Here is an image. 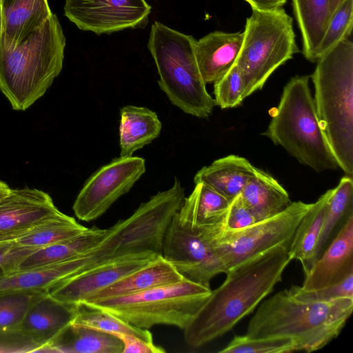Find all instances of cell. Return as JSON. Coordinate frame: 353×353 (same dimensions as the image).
<instances>
[{
	"label": "cell",
	"instance_id": "1",
	"mask_svg": "<svg viewBox=\"0 0 353 353\" xmlns=\"http://www.w3.org/2000/svg\"><path fill=\"white\" fill-rule=\"evenodd\" d=\"M288 246L277 245L226 273L183 329L186 343L197 348L223 336L250 314L281 281L292 260Z\"/></svg>",
	"mask_w": 353,
	"mask_h": 353
},
{
	"label": "cell",
	"instance_id": "2",
	"mask_svg": "<svg viewBox=\"0 0 353 353\" xmlns=\"http://www.w3.org/2000/svg\"><path fill=\"white\" fill-rule=\"evenodd\" d=\"M353 310V299L326 302L294 296L289 289L263 301L247 328L252 338L289 337L297 351L321 349L337 337Z\"/></svg>",
	"mask_w": 353,
	"mask_h": 353
},
{
	"label": "cell",
	"instance_id": "3",
	"mask_svg": "<svg viewBox=\"0 0 353 353\" xmlns=\"http://www.w3.org/2000/svg\"><path fill=\"white\" fill-rule=\"evenodd\" d=\"M65 37L55 14L12 49L0 44V90L14 110L43 97L60 74Z\"/></svg>",
	"mask_w": 353,
	"mask_h": 353
},
{
	"label": "cell",
	"instance_id": "4",
	"mask_svg": "<svg viewBox=\"0 0 353 353\" xmlns=\"http://www.w3.org/2000/svg\"><path fill=\"white\" fill-rule=\"evenodd\" d=\"M311 75L322 131L339 165L353 174V43L345 39L320 57Z\"/></svg>",
	"mask_w": 353,
	"mask_h": 353
},
{
	"label": "cell",
	"instance_id": "5",
	"mask_svg": "<svg viewBox=\"0 0 353 353\" xmlns=\"http://www.w3.org/2000/svg\"><path fill=\"white\" fill-rule=\"evenodd\" d=\"M309 78L295 76L285 85L264 135L316 172L337 170L340 167L322 131Z\"/></svg>",
	"mask_w": 353,
	"mask_h": 353
},
{
	"label": "cell",
	"instance_id": "6",
	"mask_svg": "<svg viewBox=\"0 0 353 353\" xmlns=\"http://www.w3.org/2000/svg\"><path fill=\"white\" fill-rule=\"evenodd\" d=\"M196 41L192 35L155 21L148 48L159 75V85L172 104L186 114L207 119L216 103L197 65Z\"/></svg>",
	"mask_w": 353,
	"mask_h": 353
},
{
	"label": "cell",
	"instance_id": "7",
	"mask_svg": "<svg viewBox=\"0 0 353 353\" xmlns=\"http://www.w3.org/2000/svg\"><path fill=\"white\" fill-rule=\"evenodd\" d=\"M234 64L243 83V98L261 90L271 74L299 52L292 18L283 8L252 10Z\"/></svg>",
	"mask_w": 353,
	"mask_h": 353
},
{
	"label": "cell",
	"instance_id": "8",
	"mask_svg": "<svg viewBox=\"0 0 353 353\" xmlns=\"http://www.w3.org/2000/svg\"><path fill=\"white\" fill-rule=\"evenodd\" d=\"M211 292L209 287L184 279L136 294L83 302L139 328L148 330L154 325H167L183 330Z\"/></svg>",
	"mask_w": 353,
	"mask_h": 353
},
{
	"label": "cell",
	"instance_id": "9",
	"mask_svg": "<svg viewBox=\"0 0 353 353\" xmlns=\"http://www.w3.org/2000/svg\"><path fill=\"white\" fill-rule=\"evenodd\" d=\"M223 223L196 225L178 210L165 230L161 256L185 279L210 288L214 276L225 273L217 252Z\"/></svg>",
	"mask_w": 353,
	"mask_h": 353
},
{
	"label": "cell",
	"instance_id": "10",
	"mask_svg": "<svg viewBox=\"0 0 353 353\" xmlns=\"http://www.w3.org/2000/svg\"><path fill=\"white\" fill-rule=\"evenodd\" d=\"M312 203L292 202L285 210L239 231L223 232L217 252L225 274L277 246H290L295 231Z\"/></svg>",
	"mask_w": 353,
	"mask_h": 353
},
{
	"label": "cell",
	"instance_id": "11",
	"mask_svg": "<svg viewBox=\"0 0 353 353\" xmlns=\"http://www.w3.org/2000/svg\"><path fill=\"white\" fill-rule=\"evenodd\" d=\"M145 170V159L133 156H120L101 166L78 194L72 208L76 216L86 222L98 219L131 190Z\"/></svg>",
	"mask_w": 353,
	"mask_h": 353
},
{
	"label": "cell",
	"instance_id": "12",
	"mask_svg": "<svg viewBox=\"0 0 353 353\" xmlns=\"http://www.w3.org/2000/svg\"><path fill=\"white\" fill-rule=\"evenodd\" d=\"M151 9L145 0H65L64 14L79 29L101 34L145 26Z\"/></svg>",
	"mask_w": 353,
	"mask_h": 353
},
{
	"label": "cell",
	"instance_id": "13",
	"mask_svg": "<svg viewBox=\"0 0 353 353\" xmlns=\"http://www.w3.org/2000/svg\"><path fill=\"white\" fill-rule=\"evenodd\" d=\"M159 256L161 255L153 252H143L112 260L63 281L51 289L49 294L60 301L77 304Z\"/></svg>",
	"mask_w": 353,
	"mask_h": 353
},
{
	"label": "cell",
	"instance_id": "14",
	"mask_svg": "<svg viewBox=\"0 0 353 353\" xmlns=\"http://www.w3.org/2000/svg\"><path fill=\"white\" fill-rule=\"evenodd\" d=\"M59 212L51 196L44 191L11 188L0 199V234L17 239Z\"/></svg>",
	"mask_w": 353,
	"mask_h": 353
},
{
	"label": "cell",
	"instance_id": "15",
	"mask_svg": "<svg viewBox=\"0 0 353 353\" xmlns=\"http://www.w3.org/2000/svg\"><path fill=\"white\" fill-rule=\"evenodd\" d=\"M353 274V214L305 276V290L336 285Z\"/></svg>",
	"mask_w": 353,
	"mask_h": 353
},
{
	"label": "cell",
	"instance_id": "16",
	"mask_svg": "<svg viewBox=\"0 0 353 353\" xmlns=\"http://www.w3.org/2000/svg\"><path fill=\"white\" fill-rule=\"evenodd\" d=\"M48 0H1L0 44L12 49L52 15Z\"/></svg>",
	"mask_w": 353,
	"mask_h": 353
},
{
	"label": "cell",
	"instance_id": "17",
	"mask_svg": "<svg viewBox=\"0 0 353 353\" xmlns=\"http://www.w3.org/2000/svg\"><path fill=\"white\" fill-rule=\"evenodd\" d=\"M243 37V32L214 31L196 40V59L206 84L215 83L234 64Z\"/></svg>",
	"mask_w": 353,
	"mask_h": 353
},
{
	"label": "cell",
	"instance_id": "18",
	"mask_svg": "<svg viewBox=\"0 0 353 353\" xmlns=\"http://www.w3.org/2000/svg\"><path fill=\"white\" fill-rule=\"evenodd\" d=\"M184 279L161 255L139 269L93 292L83 301L136 294L152 288L179 282Z\"/></svg>",
	"mask_w": 353,
	"mask_h": 353
},
{
	"label": "cell",
	"instance_id": "19",
	"mask_svg": "<svg viewBox=\"0 0 353 353\" xmlns=\"http://www.w3.org/2000/svg\"><path fill=\"white\" fill-rule=\"evenodd\" d=\"M75 312V304L60 301L48 293L30 307L19 330L41 343L44 352L48 343L72 321Z\"/></svg>",
	"mask_w": 353,
	"mask_h": 353
},
{
	"label": "cell",
	"instance_id": "20",
	"mask_svg": "<svg viewBox=\"0 0 353 353\" xmlns=\"http://www.w3.org/2000/svg\"><path fill=\"white\" fill-rule=\"evenodd\" d=\"M256 169L246 159L228 155L203 167L194 182L204 183L231 201L241 194Z\"/></svg>",
	"mask_w": 353,
	"mask_h": 353
},
{
	"label": "cell",
	"instance_id": "21",
	"mask_svg": "<svg viewBox=\"0 0 353 353\" xmlns=\"http://www.w3.org/2000/svg\"><path fill=\"white\" fill-rule=\"evenodd\" d=\"M240 196L256 221L277 214L292 203L283 186L271 175L258 168Z\"/></svg>",
	"mask_w": 353,
	"mask_h": 353
},
{
	"label": "cell",
	"instance_id": "22",
	"mask_svg": "<svg viewBox=\"0 0 353 353\" xmlns=\"http://www.w3.org/2000/svg\"><path fill=\"white\" fill-rule=\"evenodd\" d=\"M120 115V156H132L159 136L162 123L156 112L148 108L125 105L121 108Z\"/></svg>",
	"mask_w": 353,
	"mask_h": 353
},
{
	"label": "cell",
	"instance_id": "23",
	"mask_svg": "<svg viewBox=\"0 0 353 353\" xmlns=\"http://www.w3.org/2000/svg\"><path fill=\"white\" fill-rule=\"evenodd\" d=\"M117 336L70 323L46 346L44 352L63 353H122Z\"/></svg>",
	"mask_w": 353,
	"mask_h": 353
},
{
	"label": "cell",
	"instance_id": "24",
	"mask_svg": "<svg viewBox=\"0 0 353 353\" xmlns=\"http://www.w3.org/2000/svg\"><path fill=\"white\" fill-rule=\"evenodd\" d=\"M333 191L334 188L328 190L312 203L299 223L290 244L289 254L292 259L301 262L305 276L315 263L316 249Z\"/></svg>",
	"mask_w": 353,
	"mask_h": 353
},
{
	"label": "cell",
	"instance_id": "25",
	"mask_svg": "<svg viewBox=\"0 0 353 353\" xmlns=\"http://www.w3.org/2000/svg\"><path fill=\"white\" fill-rule=\"evenodd\" d=\"M78 274L74 259L32 269L16 270L0 279V293L10 291L48 292Z\"/></svg>",
	"mask_w": 353,
	"mask_h": 353
},
{
	"label": "cell",
	"instance_id": "26",
	"mask_svg": "<svg viewBox=\"0 0 353 353\" xmlns=\"http://www.w3.org/2000/svg\"><path fill=\"white\" fill-rule=\"evenodd\" d=\"M292 3L301 32L303 54L315 62L316 50L331 17L330 0H292Z\"/></svg>",
	"mask_w": 353,
	"mask_h": 353
},
{
	"label": "cell",
	"instance_id": "27",
	"mask_svg": "<svg viewBox=\"0 0 353 353\" xmlns=\"http://www.w3.org/2000/svg\"><path fill=\"white\" fill-rule=\"evenodd\" d=\"M107 229L96 226L59 243L40 248L27 256L17 270H28L69 260L98 243Z\"/></svg>",
	"mask_w": 353,
	"mask_h": 353
},
{
	"label": "cell",
	"instance_id": "28",
	"mask_svg": "<svg viewBox=\"0 0 353 353\" xmlns=\"http://www.w3.org/2000/svg\"><path fill=\"white\" fill-rule=\"evenodd\" d=\"M230 202L204 183H198L179 210L196 225H214L223 222Z\"/></svg>",
	"mask_w": 353,
	"mask_h": 353
},
{
	"label": "cell",
	"instance_id": "29",
	"mask_svg": "<svg viewBox=\"0 0 353 353\" xmlns=\"http://www.w3.org/2000/svg\"><path fill=\"white\" fill-rule=\"evenodd\" d=\"M352 214H353V180L352 176L347 174L341 178L338 185L334 188L329 200L316 249L315 261L327 248Z\"/></svg>",
	"mask_w": 353,
	"mask_h": 353
},
{
	"label": "cell",
	"instance_id": "30",
	"mask_svg": "<svg viewBox=\"0 0 353 353\" xmlns=\"http://www.w3.org/2000/svg\"><path fill=\"white\" fill-rule=\"evenodd\" d=\"M88 228L61 211L16 240L21 246L43 248L76 236Z\"/></svg>",
	"mask_w": 353,
	"mask_h": 353
},
{
	"label": "cell",
	"instance_id": "31",
	"mask_svg": "<svg viewBox=\"0 0 353 353\" xmlns=\"http://www.w3.org/2000/svg\"><path fill=\"white\" fill-rule=\"evenodd\" d=\"M73 324L97 330L106 333L134 335L145 341L153 342L152 335L147 329L139 328L119 317L85 302L75 304Z\"/></svg>",
	"mask_w": 353,
	"mask_h": 353
},
{
	"label": "cell",
	"instance_id": "32",
	"mask_svg": "<svg viewBox=\"0 0 353 353\" xmlns=\"http://www.w3.org/2000/svg\"><path fill=\"white\" fill-rule=\"evenodd\" d=\"M46 291H10L0 293V331L19 330L30 307Z\"/></svg>",
	"mask_w": 353,
	"mask_h": 353
},
{
	"label": "cell",
	"instance_id": "33",
	"mask_svg": "<svg viewBox=\"0 0 353 353\" xmlns=\"http://www.w3.org/2000/svg\"><path fill=\"white\" fill-rule=\"evenodd\" d=\"M353 27V0H345L331 15L324 34L316 50L315 62L341 41L349 39Z\"/></svg>",
	"mask_w": 353,
	"mask_h": 353
},
{
	"label": "cell",
	"instance_id": "34",
	"mask_svg": "<svg viewBox=\"0 0 353 353\" xmlns=\"http://www.w3.org/2000/svg\"><path fill=\"white\" fill-rule=\"evenodd\" d=\"M297 351L294 341L289 337L252 338L235 336L221 353H285Z\"/></svg>",
	"mask_w": 353,
	"mask_h": 353
},
{
	"label": "cell",
	"instance_id": "35",
	"mask_svg": "<svg viewBox=\"0 0 353 353\" xmlns=\"http://www.w3.org/2000/svg\"><path fill=\"white\" fill-rule=\"evenodd\" d=\"M214 94L216 105L221 109L236 107L244 100L242 79L235 64L214 83Z\"/></svg>",
	"mask_w": 353,
	"mask_h": 353
},
{
	"label": "cell",
	"instance_id": "36",
	"mask_svg": "<svg viewBox=\"0 0 353 353\" xmlns=\"http://www.w3.org/2000/svg\"><path fill=\"white\" fill-rule=\"evenodd\" d=\"M289 290L294 296L305 301L326 302L341 298L353 299V274L336 285L321 289L305 290L301 286L292 285Z\"/></svg>",
	"mask_w": 353,
	"mask_h": 353
},
{
	"label": "cell",
	"instance_id": "37",
	"mask_svg": "<svg viewBox=\"0 0 353 353\" xmlns=\"http://www.w3.org/2000/svg\"><path fill=\"white\" fill-rule=\"evenodd\" d=\"M43 345L21 330L0 331V352H41Z\"/></svg>",
	"mask_w": 353,
	"mask_h": 353
},
{
	"label": "cell",
	"instance_id": "38",
	"mask_svg": "<svg viewBox=\"0 0 353 353\" xmlns=\"http://www.w3.org/2000/svg\"><path fill=\"white\" fill-rule=\"evenodd\" d=\"M256 222V219L239 194L230 202L223 223V232H232L243 230Z\"/></svg>",
	"mask_w": 353,
	"mask_h": 353
},
{
	"label": "cell",
	"instance_id": "39",
	"mask_svg": "<svg viewBox=\"0 0 353 353\" xmlns=\"http://www.w3.org/2000/svg\"><path fill=\"white\" fill-rule=\"evenodd\" d=\"M37 250L19 245L16 241L0 244V279L16 271L20 263Z\"/></svg>",
	"mask_w": 353,
	"mask_h": 353
},
{
	"label": "cell",
	"instance_id": "40",
	"mask_svg": "<svg viewBox=\"0 0 353 353\" xmlns=\"http://www.w3.org/2000/svg\"><path fill=\"white\" fill-rule=\"evenodd\" d=\"M122 341V353H164L165 350L153 342L145 341L134 335L127 334H114Z\"/></svg>",
	"mask_w": 353,
	"mask_h": 353
},
{
	"label": "cell",
	"instance_id": "41",
	"mask_svg": "<svg viewBox=\"0 0 353 353\" xmlns=\"http://www.w3.org/2000/svg\"><path fill=\"white\" fill-rule=\"evenodd\" d=\"M252 10H270L282 8L287 0H245Z\"/></svg>",
	"mask_w": 353,
	"mask_h": 353
},
{
	"label": "cell",
	"instance_id": "42",
	"mask_svg": "<svg viewBox=\"0 0 353 353\" xmlns=\"http://www.w3.org/2000/svg\"><path fill=\"white\" fill-rule=\"evenodd\" d=\"M11 188L3 181L0 179V199L7 195L10 191Z\"/></svg>",
	"mask_w": 353,
	"mask_h": 353
},
{
	"label": "cell",
	"instance_id": "43",
	"mask_svg": "<svg viewBox=\"0 0 353 353\" xmlns=\"http://www.w3.org/2000/svg\"><path fill=\"white\" fill-rule=\"evenodd\" d=\"M343 1L345 0H330L331 15Z\"/></svg>",
	"mask_w": 353,
	"mask_h": 353
},
{
	"label": "cell",
	"instance_id": "44",
	"mask_svg": "<svg viewBox=\"0 0 353 353\" xmlns=\"http://www.w3.org/2000/svg\"><path fill=\"white\" fill-rule=\"evenodd\" d=\"M16 240L17 239H15L14 238L0 234V244L6 243V242H9V241H16Z\"/></svg>",
	"mask_w": 353,
	"mask_h": 353
},
{
	"label": "cell",
	"instance_id": "45",
	"mask_svg": "<svg viewBox=\"0 0 353 353\" xmlns=\"http://www.w3.org/2000/svg\"><path fill=\"white\" fill-rule=\"evenodd\" d=\"M0 1H1V0H0Z\"/></svg>",
	"mask_w": 353,
	"mask_h": 353
}]
</instances>
